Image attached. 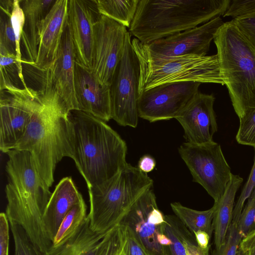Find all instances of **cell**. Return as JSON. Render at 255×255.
Returning a JSON list of instances; mask_svg holds the SVG:
<instances>
[{
    "label": "cell",
    "instance_id": "cell-1",
    "mask_svg": "<svg viewBox=\"0 0 255 255\" xmlns=\"http://www.w3.org/2000/svg\"><path fill=\"white\" fill-rule=\"evenodd\" d=\"M5 170L8 183L5 189L9 221L25 231L33 244L43 254L51 247L43 223V216L52 193L39 175L30 153L11 149Z\"/></svg>",
    "mask_w": 255,
    "mask_h": 255
},
{
    "label": "cell",
    "instance_id": "cell-2",
    "mask_svg": "<svg viewBox=\"0 0 255 255\" xmlns=\"http://www.w3.org/2000/svg\"><path fill=\"white\" fill-rule=\"evenodd\" d=\"M72 128V158L88 188L115 177L127 165V145L105 122L78 110L68 115Z\"/></svg>",
    "mask_w": 255,
    "mask_h": 255
},
{
    "label": "cell",
    "instance_id": "cell-3",
    "mask_svg": "<svg viewBox=\"0 0 255 255\" xmlns=\"http://www.w3.org/2000/svg\"><path fill=\"white\" fill-rule=\"evenodd\" d=\"M40 93L41 103L13 149L30 153L39 175L50 187L57 164L64 157H72V128L52 87L45 83Z\"/></svg>",
    "mask_w": 255,
    "mask_h": 255
},
{
    "label": "cell",
    "instance_id": "cell-4",
    "mask_svg": "<svg viewBox=\"0 0 255 255\" xmlns=\"http://www.w3.org/2000/svg\"><path fill=\"white\" fill-rule=\"evenodd\" d=\"M231 0H139L128 31L148 44L224 15Z\"/></svg>",
    "mask_w": 255,
    "mask_h": 255
},
{
    "label": "cell",
    "instance_id": "cell-5",
    "mask_svg": "<svg viewBox=\"0 0 255 255\" xmlns=\"http://www.w3.org/2000/svg\"><path fill=\"white\" fill-rule=\"evenodd\" d=\"M221 78L239 119L255 108V48L233 20L215 34Z\"/></svg>",
    "mask_w": 255,
    "mask_h": 255
},
{
    "label": "cell",
    "instance_id": "cell-6",
    "mask_svg": "<svg viewBox=\"0 0 255 255\" xmlns=\"http://www.w3.org/2000/svg\"><path fill=\"white\" fill-rule=\"evenodd\" d=\"M153 185L147 173L128 163L112 179L89 187L90 228L105 233L119 225L133 204Z\"/></svg>",
    "mask_w": 255,
    "mask_h": 255
},
{
    "label": "cell",
    "instance_id": "cell-7",
    "mask_svg": "<svg viewBox=\"0 0 255 255\" xmlns=\"http://www.w3.org/2000/svg\"><path fill=\"white\" fill-rule=\"evenodd\" d=\"M139 63V94L159 85L182 82L224 85L217 54L151 57L132 47Z\"/></svg>",
    "mask_w": 255,
    "mask_h": 255
},
{
    "label": "cell",
    "instance_id": "cell-8",
    "mask_svg": "<svg viewBox=\"0 0 255 255\" xmlns=\"http://www.w3.org/2000/svg\"><path fill=\"white\" fill-rule=\"evenodd\" d=\"M194 182L201 185L218 202L231 180L232 173L220 144L214 141L196 144L187 142L178 148Z\"/></svg>",
    "mask_w": 255,
    "mask_h": 255
},
{
    "label": "cell",
    "instance_id": "cell-9",
    "mask_svg": "<svg viewBox=\"0 0 255 255\" xmlns=\"http://www.w3.org/2000/svg\"><path fill=\"white\" fill-rule=\"evenodd\" d=\"M139 72V61L128 31L122 57L110 86L111 118L120 126L133 128L137 126Z\"/></svg>",
    "mask_w": 255,
    "mask_h": 255
},
{
    "label": "cell",
    "instance_id": "cell-10",
    "mask_svg": "<svg viewBox=\"0 0 255 255\" xmlns=\"http://www.w3.org/2000/svg\"><path fill=\"white\" fill-rule=\"evenodd\" d=\"M41 101V93L30 88L5 87L0 90V149H13L24 135Z\"/></svg>",
    "mask_w": 255,
    "mask_h": 255
},
{
    "label": "cell",
    "instance_id": "cell-11",
    "mask_svg": "<svg viewBox=\"0 0 255 255\" xmlns=\"http://www.w3.org/2000/svg\"><path fill=\"white\" fill-rule=\"evenodd\" d=\"M220 16L193 28L144 44L137 39L131 40L132 47L151 57L196 55L206 56L215 34L224 24Z\"/></svg>",
    "mask_w": 255,
    "mask_h": 255
},
{
    "label": "cell",
    "instance_id": "cell-12",
    "mask_svg": "<svg viewBox=\"0 0 255 255\" xmlns=\"http://www.w3.org/2000/svg\"><path fill=\"white\" fill-rule=\"evenodd\" d=\"M91 70L102 85L110 86L125 49L127 28L101 14L94 25Z\"/></svg>",
    "mask_w": 255,
    "mask_h": 255
},
{
    "label": "cell",
    "instance_id": "cell-13",
    "mask_svg": "<svg viewBox=\"0 0 255 255\" xmlns=\"http://www.w3.org/2000/svg\"><path fill=\"white\" fill-rule=\"evenodd\" d=\"M201 83L182 82L163 84L139 94V117L150 123L175 119L199 92Z\"/></svg>",
    "mask_w": 255,
    "mask_h": 255
},
{
    "label": "cell",
    "instance_id": "cell-14",
    "mask_svg": "<svg viewBox=\"0 0 255 255\" xmlns=\"http://www.w3.org/2000/svg\"><path fill=\"white\" fill-rule=\"evenodd\" d=\"M165 215L159 209L152 188L144 192L124 216L120 225L129 229L149 255H168L158 242L163 233Z\"/></svg>",
    "mask_w": 255,
    "mask_h": 255
},
{
    "label": "cell",
    "instance_id": "cell-15",
    "mask_svg": "<svg viewBox=\"0 0 255 255\" xmlns=\"http://www.w3.org/2000/svg\"><path fill=\"white\" fill-rule=\"evenodd\" d=\"M76 61L74 47L67 19L56 58L47 71L45 82L57 93L66 115L78 110L74 88Z\"/></svg>",
    "mask_w": 255,
    "mask_h": 255
},
{
    "label": "cell",
    "instance_id": "cell-16",
    "mask_svg": "<svg viewBox=\"0 0 255 255\" xmlns=\"http://www.w3.org/2000/svg\"><path fill=\"white\" fill-rule=\"evenodd\" d=\"M101 15L96 0H68L67 19L72 37L76 61L91 69L94 25Z\"/></svg>",
    "mask_w": 255,
    "mask_h": 255
},
{
    "label": "cell",
    "instance_id": "cell-17",
    "mask_svg": "<svg viewBox=\"0 0 255 255\" xmlns=\"http://www.w3.org/2000/svg\"><path fill=\"white\" fill-rule=\"evenodd\" d=\"M215 100L213 95L198 92L175 118L183 129L187 142L200 144L214 141L218 129Z\"/></svg>",
    "mask_w": 255,
    "mask_h": 255
},
{
    "label": "cell",
    "instance_id": "cell-18",
    "mask_svg": "<svg viewBox=\"0 0 255 255\" xmlns=\"http://www.w3.org/2000/svg\"><path fill=\"white\" fill-rule=\"evenodd\" d=\"M74 88L78 111L105 122L112 119L110 86L101 85L91 69L76 61Z\"/></svg>",
    "mask_w": 255,
    "mask_h": 255
},
{
    "label": "cell",
    "instance_id": "cell-19",
    "mask_svg": "<svg viewBox=\"0 0 255 255\" xmlns=\"http://www.w3.org/2000/svg\"><path fill=\"white\" fill-rule=\"evenodd\" d=\"M68 0H56L42 22L38 53L33 65L48 71L57 56L67 17Z\"/></svg>",
    "mask_w": 255,
    "mask_h": 255
},
{
    "label": "cell",
    "instance_id": "cell-20",
    "mask_svg": "<svg viewBox=\"0 0 255 255\" xmlns=\"http://www.w3.org/2000/svg\"><path fill=\"white\" fill-rule=\"evenodd\" d=\"M83 200L71 177H64L58 183L43 216V226L51 242L67 213L74 206Z\"/></svg>",
    "mask_w": 255,
    "mask_h": 255
},
{
    "label": "cell",
    "instance_id": "cell-21",
    "mask_svg": "<svg viewBox=\"0 0 255 255\" xmlns=\"http://www.w3.org/2000/svg\"><path fill=\"white\" fill-rule=\"evenodd\" d=\"M56 0H20L24 15L21 43L28 64L35 62L42 23Z\"/></svg>",
    "mask_w": 255,
    "mask_h": 255
},
{
    "label": "cell",
    "instance_id": "cell-22",
    "mask_svg": "<svg viewBox=\"0 0 255 255\" xmlns=\"http://www.w3.org/2000/svg\"><path fill=\"white\" fill-rule=\"evenodd\" d=\"M243 181L241 177L233 174L223 195L218 202H214L212 224L215 249L220 248L225 240L232 222L235 196Z\"/></svg>",
    "mask_w": 255,
    "mask_h": 255
},
{
    "label": "cell",
    "instance_id": "cell-23",
    "mask_svg": "<svg viewBox=\"0 0 255 255\" xmlns=\"http://www.w3.org/2000/svg\"><path fill=\"white\" fill-rule=\"evenodd\" d=\"M164 233L171 244L166 247L168 255H209L211 246L203 249L197 244L194 235L175 215H165Z\"/></svg>",
    "mask_w": 255,
    "mask_h": 255
},
{
    "label": "cell",
    "instance_id": "cell-24",
    "mask_svg": "<svg viewBox=\"0 0 255 255\" xmlns=\"http://www.w3.org/2000/svg\"><path fill=\"white\" fill-rule=\"evenodd\" d=\"M107 233L94 232L90 227L88 217L72 237L60 246L51 247L44 255H95L100 242Z\"/></svg>",
    "mask_w": 255,
    "mask_h": 255
},
{
    "label": "cell",
    "instance_id": "cell-25",
    "mask_svg": "<svg viewBox=\"0 0 255 255\" xmlns=\"http://www.w3.org/2000/svg\"><path fill=\"white\" fill-rule=\"evenodd\" d=\"M175 216L193 234L204 231L211 237L213 233V220L215 206L207 210L198 211L182 205L179 202L170 204Z\"/></svg>",
    "mask_w": 255,
    "mask_h": 255
},
{
    "label": "cell",
    "instance_id": "cell-26",
    "mask_svg": "<svg viewBox=\"0 0 255 255\" xmlns=\"http://www.w3.org/2000/svg\"><path fill=\"white\" fill-rule=\"evenodd\" d=\"M99 12L130 27L139 0H96Z\"/></svg>",
    "mask_w": 255,
    "mask_h": 255
},
{
    "label": "cell",
    "instance_id": "cell-27",
    "mask_svg": "<svg viewBox=\"0 0 255 255\" xmlns=\"http://www.w3.org/2000/svg\"><path fill=\"white\" fill-rule=\"evenodd\" d=\"M88 218L84 200L73 207L62 220L52 242V247H57L72 237L83 226Z\"/></svg>",
    "mask_w": 255,
    "mask_h": 255
},
{
    "label": "cell",
    "instance_id": "cell-28",
    "mask_svg": "<svg viewBox=\"0 0 255 255\" xmlns=\"http://www.w3.org/2000/svg\"><path fill=\"white\" fill-rule=\"evenodd\" d=\"M0 90L8 86L19 88V82L22 83L23 88H27L15 55L0 50Z\"/></svg>",
    "mask_w": 255,
    "mask_h": 255
},
{
    "label": "cell",
    "instance_id": "cell-29",
    "mask_svg": "<svg viewBox=\"0 0 255 255\" xmlns=\"http://www.w3.org/2000/svg\"><path fill=\"white\" fill-rule=\"evenodd\" d=\"M125 240L124 227L119 224L108 232L103 238L95 255H120Z\"/></svg>",
    "mask_w": 255,
    "mask_h": 255
},
{
    "label": "cell",
    "instance_id": "cell-30",
    "mask_svg": "<svg viewBox=\"0 0 255 255\" xmlns=\"http://www.w3.org/2000/svg\"><path fill=\"white\" fill-rule=\"evenodd\" d=\"M9 223L14 242V255H44L33 244L21 226L11 221Z\"/></svg>",
    "mask_w": 255,
    "mask_h": 255
},
{
    "label": "cell",
    "instance_id": "cell-31",
    "mask_svg": "<svg viewBox=\"0 0 255 255\" xmlns=\"http://www.w3.org/2000/svg\"><path fill=\"white\" fill-rule=\"evenodd\" d=\"M240 124L236 136L241 144L255 147V108L239 119Z\"/></svg>",
    "mask_w": 255,
    "mask_h": 255
},
{
    "label": "cell",
    "instance_id": "cell-32",
    "mask_svg": "<svg viewBox=\"0 0 255 255\" xmlns=\"http://www.w3.org/2000/svg\"><path fill=\"white\" fill-rule=\"evenodd\" d=\"M10 16L0 12V50L14 55L16 57L17 48L14 33Z\"/></svg>",
    "mask_w": 255,
    "mask_h": 255
},
{
    "label": "cell",
    "instance_id": "cell-33",
    "mask_svg": "<svg viewBox=\"0 0 255 255\" xmlns=\"http://www.w3.org/2000/svg\"><path fill=\"white\" fill-rule=\"evenodd\" d=\"M244 238L238 224L232 222L223 244L218 249H215L211 255H237L240 243Z\"/></svg>",
    "mask_w": 255,
    "mask_h": 255
},
{
    "label": "cell",
    "instance_id": "cell-34",
    "mask_svg": "<svg viewBox=\"0 0 255 255\" xmlns=\"http://www.w3.org/2000/svg\"><path fill=\"white\" fill-rule=\"evenodd\" d=\"M10 19L16 40V59L20 70L22 72L20 43L25 18L23 10L20 5V0H14Z\"/></svg>",
    "mask_w": 255,
    "mask_h": 255
},
{
    "label": "cell",
    "instance_id": "cell-35",
    "mask_svg": "<svg viewBox=\"0 0 255 255\" xmlns=\"http://www.w3.org/2000/svg\"><path fill=\"white\" fill-rule=\"evenodd\" d=\"M255 188L244 207L238 223V229L245 237L249 233L255 229Z\"/></svg>",
    "mask_w": 255,
    "mask_h": 255
},
{
    "label": "cell",
    "instance_id": "cell-36",
    "mask_svg": "<svg viewBox=\"0 0 255 255\" xmlns=\"http://www.w3.org/2000/svg\"><path fill=\"white\" fill-rule=\"evenodd\" d=\"M254 164L248 180L235 205L232 222L238 224L242 214L245 201L248 199L255 188V147Z\"/></svg>",
    "mask_w": 255,
    "mask_h": 255
},
{
    "label": "cell",
    "instance_id": "cell-37",
    "mask_svg": "<svg viewBox=\"0 0 255 255\" xmlns=\"http://www.w3.org/2000/svg\"><path fill=\"white\" fill-rule=\"evenodd\" d=\"M254 13H255V0H233L223 16L235 19Z\"/></svg>",
    "mask_w": 255,
    "mask_h": 255
},
{
    "label": "cell",
    "instance_id": "cell-38",
    "mask_svg": "<svg viewBox=\"0 0 255 255\" xmlns=\"http://www.w3.org/2000/svg\"><path fill=\"white\" fill-rule=\"evenodd\" d=\"M232 20L241 32L255 48V13Z\"/></svg>",
    "mask_w": 255,
    "mask_h": 255
},
{
    "label": "cell",
    "instance_id": "cell-39",
    "mask_svg": "<svg viewBox=\"0 0 255 255\" xmlns=\"http://www.w3.org/2000/svg\"><path fill=\"white\" fill-rule=\"evenodd\" d=\"M123 227L125 233V240L122 250L123 254L124 255H149L136 240L129 229Z\"/></svg>",
    "mask_w": 255,
    "mask_h": 255
},
{
    "label": "cell",
    "instance_id": "cell-40",
    "mask_svg": "<svg viewBox=\"0 0 255 255\" xmlns=\"http://www.w3.org/2000/svg\"><path fill=\"white\" fill-rule=\"evenodd\" d=\"M7 217L5 213L0 214V255H8L9 229Z\"/></svg>",
    "mask_w": 255,
    "mask_h": 255
},
{
    "label": "cell",
    "instance_id": "cell-41",
    "mask_svg": "<svg viewBox=\"0 0 255 255\" xmlns=\"http://www.w3.org/2000/svg\"><path fill=\"white\" fill-rule=\"evenodd\" d=\"M155 166V159L150 155L145 154L140 158L137 167L142 172L147 173L152 171Z\"/></svg>",
    "mask_w": 255,
    "mask_h": 255
},
{
    "label": "cell",
    "instance_id": "cell-42",
    "mask_svg": "<svg viewBox=\"0 0 255 255\" xmlns=\"http://www.w3.org/2000/svg\"><path fill=\"white\" fill-rule=\"evenodd\" d=\"M255 248V229L244 237L240 245V248L244 252H248Z\"/></svg>",
    "mask_w": 255,
    "mask_h": 255
},
{
    "label": "cell",
    "instance_id": "cell-43",
    "mask_svg": "<svg viewBox=\"0 0 255 255\" xmlns=\"http://www.w3.org/2000/svg\"><path fill=\"white\" fill-rule=\"evenodd\" d=\"M198 245L202 249H205L211 246V237L205 232L197 231L193 233Z\"/></svg>",
    "mask_w": 255,
    "mask_h": 255
},
{
    "label": "cell",
    "instance_id": "cell-44",
    "mask_svg": "<svg viewBox=\"0 0 255 255\" xmlns=\"http://www.w3.org/2000/svg\"><path fill=\"white\" fill-rule=\"evenodd\" d=\"M13 1L14 0H0V12L11 16Z\"/></svg>",
    "mask_w": 255,
    "mask_h": 255
},
{
    "label": "cell",
    "instance_id": "cell-45",
    "mask_svg": "<svg viewBox=\"0 0 255 255\" xmlns=\"http://www.w3.org/2000/svg\"><path fill=\"white\" fill-rule=\"evenodd\" d=\"M157 240L159 244L164 247L169 246L171 244V241L164 232L158 236Z\"/></svg>",
    "mask_w": 255,
    "mask_h": 255
},
{
    "label": "cell",
    "instance_id": "cell-46",
    "mask_svg": "<svg viewBox=\"0 0 255 255\" xmlns=\"http://www.w3.org/2000/svg\"><path fill=\"white\" fill-rule=\"evenodd\" d=\"M237 255H248L247 252H244L241 249L239 248Z\"/></svg>",
    "mask_w": 255,
    "mask_h": 255
},
{
    "label": "cell",
    "instance_id": "cell-47",
    "mask_svg": "<svg viewBox=\"0 0 255 255\" xmlns=\"http://www.w3.org/2000/svg\"><path fill=\"white\" fill-rule=\"evenodd\" d=\"M247 254L248 255H255V248L247 252Z\"/></svg>",
    "mask_w": 255,
    "mask_h": 255
},
{
    "label": "cell",
    "instance_id": "cell-48",
    "mask_svg": "<svg viewBox=\"0 0 255 255\" xmlns=\"http://www.w3.org/2000/svg\"><path fill=\"white\" fill-rule=\"evenodd\" d=\"M120 255H124L123 254V252H122V253Z\"/></svg>",
    "mask_w": 255,
    "mask_h": 255
}]
</instances>
